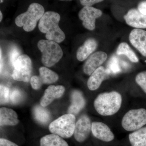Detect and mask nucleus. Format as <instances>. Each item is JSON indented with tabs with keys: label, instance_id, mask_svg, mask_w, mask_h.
Returning <instances> with one entry per match:
<instances>
[{
	"label": "nucleus",
	"instance_id": "obj_1",
	"mask_svg": "<svg viewBox=\"0 0 146 146\" xmlns=\"http://www.w3.org/2000/svg\"><path fill=\"white\" fill-rule=\"evenodd\" d=\"M60 17L54 11L45 12L39 21L38 28L43 33H46L47 40L59 43L65 39V33L58 26Z\"/></svg>",
	"mask_w": 146,
	"mask_h": 146
},
{
	"label": "nucleus",
	"instance_id": "obj_2",
	"mask_svg": "<svg viewBox=\"0 0 146 146\" xmlns=\"http://www.w3.org/2000/svg\"><path fill=\"white\" fill-rule=\"evenodd\" d=\"M122 103L121 94L117 91H112L100 94L94 101V106L100 115L110 116L119 111Z\"/></svg>",
	"mask_w": 146,
	"mask_h": 146
},
{
	"label": "nucleus",
	"instance_id": "obj_3",
	"mask_svg": "<svg viewBox=\"0 0 146 146\" xmlns=\"http://www.w3.org/2000/svg\"><path fill=\"white\" fill-rule=\"evenodd\" d=\"M44 14V9L41 5L33 3L26 12L20 14L15 19V23L19 27H23L27 32L32 31L36 26L37 21Z\"/></svg>",
	"mask_w": 146,
	"mask_h": 146
},
{
	"label": "nucleus",
	"instance_id": "obj_4",
	"mask_svg": "<svg viewBox=\"0 0 146 146\" xmlns=\"http://www.w3.org/2000/svg\"><path fill=\"white\" fill-rule=\"evenodd\" d=\"M37 46L42 53V63L46 67H52L63 56V50L56 42L42 39L38 42Z\"/></svg>",
	"mask_w": 146,
	"mask_h": 146
},
{
	"label": "nucleus",
	"instance_id": "obj_5",
	"mask_svg": "<svg viewBox=\"0 0 146 146\" xmlns=\"http://www.w3.org/2000/svg\"><path fill=\"white\" fill-rule=\"evenodd\" d=\"M76 120L75 116L72 114L63 115L50 124V131L62 138H70L74 133Z\"/></svg>",
	"mask_w": 146,
	"mask_h": 146
},
{
	"label": "nucleus",
	"instance_id": "obj_6",
	"mask_svg": "<svg viewBox=\"0 0 146 146\" xmlns=\"http://www.w3.org/2000/svg\"><path fill=\"white\" fill-rule=\"evenodd\" d=\"M122 126L127 131H134L146 125V109L141 108L132 109L124 115Z\"/></svg>",
	"mask_w": 146,
	"mask_h": 146
},
{
	"label": "nucleus",
	"instance_id": "obj_7",
	"mask_svg": "<svg viewBox=\"0 0 146 146\" xmlns=\"http://www.w3.org/2000/svg\"><path fill=\"white\" fill-rule=\"evenodd\" d=\"M12 74L13 79L17 81L28 82L31 77L32 62L28 56L21 55L14 64Z\"/></svg>",
	"mask_w": 146,
	"mask_h": 146
},
{
	"label": "nucleus",
	"instance_id": "obj_8",
	"mask_svg": "<svg viewBox=\"0 0 146 146\" xmlns=\"http://www.w3.org/2000/svg\"><path fill=\"white\" fill-rule=\"evenodd\" d=\"M102 15L101 10L93 7H84L78 13L79 19L82 21V25L90 31L96 28V20Z\"/></svg>",
	"mask_w": 146,
	"mask_h": 146
},
{
	"label": "nucleus",
	"instance_id": "obj_9",
	"mask_svg": "<svg viewBox=\"0 0 146 146\" xmlns=\"http://www.w3.org/2000/svg\"><path fill=\"white\" fill-rule=\"evenodd\" d=\"M91 120L88 116L83 115L76 123L74 136L76 141L82 143L87 139L91 131Z\"/></svg>",
	"mask_w": 146,
	"mask_h": 146
},
{
	"label": "nucleus",
	"instance_id": "obj_10",
	"mask_svg": "<svg viewBox=\"0 0 146 146\" xmlns=\"http://www.w3.org/2000/svg\"><path fill=\"white\" fill-rule=\"evenodd\" d=\"M108 55L103 51L94 53L89 58L83 66V72L87 75L91 76L97 69L102 66L107 59Z\"/></svg>",
	"mask_w": 146,
	"mask_h": 146
},
{
	"label": "nucleus",
	"instance_id": "obj_11",
	"mask_svg": "<svg viewBox=\"0 0 146 146\" xmlns=\"http://www.w3.org/2000/svg\"><path fill=\"white\" fill-rule=\"evenodd\" d=\"M129 38L131 45L142 55L146 57V31L141 29H133L131 31Z\"/></svg>",
	"mask_w": 146,
	"mask_h": 146
},
{
	"label": "nucleus",
	"instance_id": "obj_12",
	"mask_svg": "<svg viewBox=\"0 0 146 146\" xmlns=\"http://www.w3.org/2000/svg\"><path fill=\"white\" fill-rule=\"evenodd\" d=\"M91 132L94 137L104 142H110L115 138V135L109 127L101 122L92 123Z\"/></svg>",
	"mask_w": 146,
	"mask_h": 146
},
{
	"label": "nucleus",
	"instance_id": "obj_13",
	"mask_svg": "<svg viewBox=\"0 0 146 146\" xmlns=\"http://www.w3.org/2000/svg\"><path fill=\"white\" fill-rule=\"evenodd\" d=\"M126 23L135 29L146 28V16L142 14L138 9H132L124 16Z\"/></svg>",
	"mask_w": 146,
	"mask_h": 146
},
{
	"label": "nucleus",
	"instance_id": "obj_14",
	"mask_svg": "<svg viewBox=\"0 0 146 146\" xmlns=\"http://www.w3.org/2000/svg\"><path fill=\"white\" fill-rule=\"evenodd\" d=\"M65 88L62 85H50L45 90L44 94L40 101V105L43 107L48 106L56 99L63 96Z\"/></svg>",
	"mask_w": 146,
	"mask_h": 146
},
{
	"label": "nucleus",
	"instance_id": "obj_15",
	"mask_svg": "<svg viewBox=\"0 0 146 146\" xmlns=\"http://www.w3.org/2000/svg\"><path fill=\"white\" fill-rule=\"evenodd\" d=\"M109 73V70L102 66L97 69L88 79L87 83L88 89L92 91L97 90Z\"/></svg>",
	"mask_w": 146,
	"mask_h": 146
},
{
	"label": "nucleus",
	"instance_id": "obj_16",
	"mask_svg": "<svg viewBox=\"0 0 146 146\" xmlns=\"http://www.w3.org/2000/svg\"><path fill=\"white\" fill-rule=\"evenodd\" d=\"M97 46L98 43L96 39L93 38L87 39L77 50L76 58L78 60L80 61L85 60L95 51Z\"/></svg>",
	"mask_w": 146,
	"mask_h": 146
},
{
	"label": "nucleus",
	"instance_id": "obj_17",
	"mask_svg": "<svg viewBox=\"0 0 146 146\" xmlns=\"http://www.w3.org/2000/svg\"><path fill=\"white\" fill-rule=\"evenodd\" d=\"M18 115L16 112L11 109L1 108L0 109V125L14 126L18 123Z\"/></svg>",
	"mask_w": 146,
	"mask_h": 146
},
{
	"label": "nucleus",
	"instance_id": "obj_18",
	"mask_svg": "<svg viewBox=\"0 0 146 146\" xmlns=\"http://www.w3.org/2000/svg\"><path fill=\"white\" fill-rule=\"evenodd\" d=\"M72 104L68 108V114L74 115L78 114L80 111L83 109L86 102L81 92L78 91H74L72 93Z\"/></svg>",
	"mask_w": 146,
	"mask_h": 146
},
{
	"label": "nucleus",
	"instance_id": "obj_19",
	"mask_svg": "<svg viewBox=\"0 0 146 146\" xmlns=\"http://www.w3.org/2000/svg\"><path fill=\"white\" fill-rule=\"evenodd\" d=\"M129 139L131 146H146V126L129 133Z\"/></svg>",
	"mask_w": 146,
	"mask_h": 146
},
{
	"label": "nucleus",
	"instance_id": "obj_20",
	"mask_svg": "<svg viewBox=\"0 0 146 146\" xmlns=\"http://www.w3.org/2000/svg\"><path fill=\"white\" fill-rule=\"evenodd\" d=\"M40 146H69L68 143L60 136L54 134H48L40 139Z\"/></svg>",
	"mask_w": 146,
	"mask_h": 146
},
{
	"label": "nucleus",
	"instance_id": "obj_21",
	"mask_svg": "<svg viewBox=\"0 0 146 146\" xmlns=\"http://www.w3.org/2000/svg\"><path fill=\"white\" fill-rule=\"evenodd\" d=\"M39 80L42 84H50L57 81L58 75L46 67H41L39 69Z\"/></svg>",
	"mask_w": 146,
	"mask_h": 146
},
{
	"label": "nucleus",
	"instance_id": "obj_22",
	"mask_svg": "<svg viewBox=\"0 0 146 146\" xmlns=\"http://www.w3.org/2000/svg\"><path fill=\"white\" fill-rule=\"evenodd\" d=\"M116 53L118 55H125L133 63H138L139 61V59L133 50L125 42H122L119 45Z\"/></svg>",
	"mask_w": 146,
	"mask_h": 146
},
{
	"label": "nucleus",
	"instance_id": "obj_23",
	"mask_svg": "<svg viewBox=\"0 0 146 146\" xmlns=\"http://www.w3.org/2000/svg\"><path fill=\"white\" fill-rule=\"evenodd\" d=\"M34 117L38 122L42 124H46L50 119V114L48 110L43 106H35L34 110Z\"/></svg>",
	"mask_w": 146,
	"mask_h": 146
},
{
	"label": "nucleus",
	"instance_id": "obj_24",
	"mask_svg": "<svg viewBox=\"0 0 146 146\" xmlns=\"http://www.w3.org/2000/svg\"><path fill=\"white\" fill-rule=\"evenodd\" d=\"M10 91L8 87L1 84L0 86V102L1 104L7 103L9 100Z\"/></svg>",
	"mask_w": 146,
	"mask_h": 146
},
{
	"label": "nucleus",
	"instance_id": "obj_25",
	"mask_svg": "<svg viewBox=\"0 0 146 146\" xmlns=\"http://www.w3.org/2000/svg\"><path fill=\"white\" fill-rule=\"evenodd\" d=\"M23 98V94L20 90L14 89L11 91L10 94L9 100L12 104H18L21 102Z\"/></svg>",
	"mask_w": 146,
	"mask_h": 146
},
{
	"label": "nucleus",
	"instance_id": "obj_26",
	"mask_svg": "<svg viewBox=\"0 0 146 146\" xmlns=\"http://www.w3.org/2000/svg\"><path fill=\"white\" fill-rule=\"evenodd\" d=\"M135 81L146 94V71L138 73L135 78Z\"/></svg>",
	"mask_w": 146,
	"mask_h": 146
},
{
	"label": "nucleus",
	"instance_id": "obj_27",
	"mask_svg": "<svg viewBox=\"0 0 146 146\" xmlns=\"http://www.w3.org/2000/svg\"><path fill=\"white\" fill-rule=\"evenodd\" d=\"M31 84L32 87L35 90L39 89L42 85L40 81L39 76H36L32 77L31 78Z\"/></svg>",
	"mask_w": 146,
	"mask_h": 146
},
{
	"label": "nucleus",
	"instance_id": "obj_28",
	"mask_svg": "<svg viewBox=\"0 0 146 146\" xmlns=\"http://www.w3.org/2000/svg\"><path fill=\"white\" fill-rule=\"evenodd\" d=\"M20 52L16 48H13L11 50L10 54V60L12 66H14V64L18 58L20 56Z\"/></svg>",
	"mask_w": 146,
	"mask_h": 146
},
{
	"label": "nucleus",
	"instance_id": "obj_29",
	"mask_svg": "<svg viewBox=\"0 0 146 146\" xmlns=\"http://www.w3.org/2000/svg\"><path fill=\"white\" fill-rule=\"evenodd\" d=\"M103 1L100 0H81L80 2L84 7H91L95 4Z\"/></svg>",
	"mask_w": 146,
	"mask_h": 146
},
{
	"label": "nucleus",
	"instance_id": "obj_30",
	"mask_svg": "<svg viewBox=\"0 0 146 146\" xmlns=\"http://www.w3.org/2000/svg\"><path fill=\"white\" fill-rule=\"evenodd\" d=\"M0 146H19L13 143L5 138H1L0 139Z\"/></svg>",
	"mask_w": 146,
	"mask_h": 146
},
{
	"label": "nucleus",
	"instance_id": "obj_31",
	"mask_svg": "<svg viewBox=\"0 0 146 146\" xmlns=\"http://www.w3.org/2000/svg\"><path fill=\"white\" fill-rule=\"evenodd\" d=\"M138 9L142 14L146 16V1L139 3L138 6Z\"/></svg>",
	"mask_w": 146,
	"mask_h": 146
},
{
	"label": "nucleus",
	"instance_id": "obj_32",
	"mask_svg": "<svg viewBox=\"0 0 146 146\" xmlns=\"http://www.w3.org/2000/svg\"><path fill=\"white\" fill-rule=\"evenodd\" d=\"M111 64H110V68L112 70L116 72L119 71V68L118 67V63H117V60L115 58H113V60H111Z\"/></svg>",
	"mask_w": 146,
	"mask_h": 146
},
{
	"label": "nucleus",
	"instance_id": "obj_33",
	"mask_svg": "<svg viewBox=\"0 0 146 146\" xmlns=\"http://www.w3.org/2000/svg\"><path fill=\"white\" fill-rule=\"evenodd\" d=\"M1 54H0V61H1V64H0V70H1V73L2 72V71L3 67V60L2 54V50L1 49Z\"/></svg>",
	"mask_w": 146,
	"mask_h": 146
},
{
	"label": "nucleus",
	"instance_id": "obj_34",
	"mask_svg": "<svg viewBox=\"0 0 146 146\" xmlns=\"http://www.w3.org/2000/svg\"><path fill=\"white\" fill-rule=\"evenodd\" d=\"M0 16H1V17H0V22H1L2 20L3 19V15L1 11H0Z\"/></svg>",
	"mask_w": 146,
	"mask_h": 146
},
{
	"label": "nucleus",
	"instance_id": "obj_35",
	"mask_svg": "<svg viewBox=\"0 0 146 146\" xmlns=\"http://www.w3.org/2000/svg\"><path fill=\"white\" fill-rule=\"evenodd\" d=\"M3 2V1H1V3H2Z\"/></svg>",
	"mask_w": 146,
	"mask_h": 146
}]
</instances>
